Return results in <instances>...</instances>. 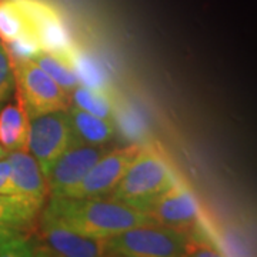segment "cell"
Wrapping results in <instances>:
<instances>
[{"instance_id":"1","label":"cell","mask_w":257,"mask_h":257,"mask_svg":"<svg viewBox=\"0 0 257 257\" xmlns=\"http://www.w3.org/2000/svg\"><path fill=\"white\" fill-rule=\"evenodd\" d=\"M46 210L76 233L92 239H109L130 227L153 223L145 211L111 197H50Z\"/></svg>"},{"instance_id":"2","label":"cell","mask_w":257,"mask_h":257,"mask_svg":"<svg viewBox=\"0 0 257 257\" xmlns=\"http://www.w3.org/2000/svg\"><path fill=\"white\" fill-rule=\"evenodd\" d=\"M175 183V175L162 153L155 147H142L109 197L142 209Z\"/></svg>"},{"instance_id":"3","label":"cell","mask_w":257,"mask_h":257,"mask_svg":"<svg viewBox=\"0 0 257 257\" xmlns=\"http://www.w3.org/2000/svg\"><path fill=\"white\" fill-rule=\"evenodd\" d=\"M186 234L156 223L140 224L104 239V256H184Z\"/></svg>"},{"instance_id":"4","label":"cell","mask_w":257,"mask_h":257,"mask_svg":"<svg viewBox=\"0 0 257 257\" xmlns=\"http://www.w3.org/2000/svg\"><path fill=\"white\" fill-rule=\"evenodd\" d=\"M12 64L16 93L25 103L29 117L47 111L66 110L70 106V94L64 92L35 60Z\"/></svg>"},{"instance_id":"5","label":"cell","mask_w":257,"mask_h":257,"mask_svg":"<svg viewBox=\"0 0 257 257\" xmlns=\"http://www.w3.org/2000/svg\"><path fill=\"white\" fill-rule=\"evenodd\" d=\"M73 145L67 109L47 111L30 117L28 152L36 159L43 175H46L56 160Z\"/></svg>"},{"instance_id":"6","label":"cell","mask_w":257,"mask_h":257,"mask_svg":"<svg viewBox=\"0 0 257 257\" xmlns=\"http://www.w3.org/2000/svg\"><path fill=\"white\" fill-rule=\"evenodd\" d=\"M142 146L132 145L127 147L106 152L93 165L87 175L73 187L62 192L56 197H104L119 183L120 179L126 173L128 166L136 159Z\"/></svg>"},{"instance_id":"7","label":"cell","mask_w":257,"mask_h":257,"mask_svg":"<svg viewBox=\"0 0 257 257\" xmlns=\"http://www.w3.org/2000/svg\"><path fill=\"white\" fill-rule=\"evenodd\" d=\"M36 254L63 257L104 256V240L86 237L67 227L45 209L36 229Z\"/></svg>"},{"instance_id":"8","label":"cell","mask_w":257,"mask_h":257,"mask_svg":"<svg viewBox=\"0 0 257 257\" xmlns=\"http://www.w3.org/2000/svg\"><path fill=\"white\" fill-rule=\"evenodd\" d=\"M140 210L145 211L153 223L184 234L194 233L200 220V210L194 196L177 182L147 202Z\"/></svg>"},{"instance_id":"9","label":"cell","mask_w":257,"mask_h":257,"mask_svg":"<svg viewBox=\"0 0 257 257\" xmlns=\"http://www.w3.org/2000/svg\"><path fill=\"white\" fill-rule=\"evenodd\" d=\"M28 16L42 50L72 67L76 47L60 15L42 0H18ZM73 69V67H72Z\"/></svg>"},{"instance_id":"10","label":"cell","mask_w":257,"mask_h":257,"mask_svg":"<svg viewBox=\"0 0 257 257\" xmlns=\"http://www.w3.org/2000/svg\"><path fill=\"white\" fill-rule=\"evenodd\" d=\"M106 152L104 145H73L69 147L45 175L50 197H56L79 183Z\"/></svg>"},{"instance_id":"11","label":"cell","mask_w":257,"mask_h":257,"mask_svg":"<svg viewBox=\"0 0 257 257\" xmlns=\"http://www.w3.org/2000/svg\"><path fill=\"white\" fill-rule=\"evenodd\" d=\"M6 159L12 167V183L19 197H23L42 207L49 194V189L36 159L29 155L28 150L9 152Z\"/></svg>"},{"instance_id":"12","label":"cell","mask_w":257,"mask_h":257,"mask_svg":"<svg viewBox=\"0 0 257 257\" xmlns=\"http://www.w3.org/2000/svg\"><path fill=\"white\" fill-rule=\"evenodd\" d=\"M29 123L30 117L25 103L16 93V103L8 104L0 110V146L8 153L28 150Z\"/></svg>"},{"instance_id":"13","label":"cell","mask_w":257,"mask_h":257,"mask_svg":"<svg viewBox=\"0 0 257 257\" xmlns=\"http://www.w3.org/2000/svg\"><path fill=\"white\" fill-rule=\"evenodd\" d=\"M67 114L70 120L74 145L100 146L110 142L114 135L116 128L113 120L99 117L76 106H69Z\"/></svg>"},{"instance_id":"14","label":"cell","mask_w":257,"mask_h":257,"mask_svg":"<svg viewBox=\"0 0 257 257\" xmlns=\"http://www.w3.org/2000/svg\"><path fill=\"white\" fill-rule=\"evenodd\" d=\"M40 207L23 197L0 194V226L26 229L37 217Z\"/></svg>"},{"instance_id":"15","label":"cell","mask_w":257,"mask_h":257,"mask_svg":"<svg viewBox=\"0 0 257 257\" xmlns=\"http://www.w3.org/2000/svg\"><path fill=\"white\" fill-rule=\"evenodd\" d=\"M29 32L33 29L18 0H0V40L8 43Z\"/></svg>"},{"instance_id":"16","label":"cell","mask_w":257,"mask_h":257,"mask_svg":"<svg viewBox=\"0 0 257 257\" xmlns=\"http://www.w3.org/2000/svg\"><path fill=\"white\" fill-rule=\"evenodd\" d=\"M70 100L73 101V106L96 114L104 119H113V109L107 94L99 87H90L86 84H79L73 92L70 93Z\"/></svg>"},{"instance_id":"17","label":"cell","mask_w":257,"mask_h":257,"mask_svg":"<svg viewBox=\"0 0 257 257\" xmlns=\"http://www.w3.org/2000/svg\"><path fill=\"white\" fill-rule=\"evenodd\" d=\"M33 60L36 62L45 72H46L53 80H55L64 92L67 94L73 92L74 89L80 84V80L77 77V74L74 73L72 67H69L67 64L60 62L59 59H56L55 56L47 53L45 50H42L40 53H37Z\"/></svg>"},{"instance_id":"18","label":"cell","mask_w":257,"mask_h":257,"mask_svg":"<svg viewBox=\"0 0 257 257\" xmlns=\"http://www.w3.org/2000/svg\"><path fill=\"white\" fill-rule=\"evenodd\" d=\"M12 63L23 62V60H33V57L42 52V46L37 40L35 32H29L23 36L18 37L15 40H10L8 43H3Z\"/></svg>"},{"instance_id":"19","label":"cell","mask_w":257,"mask_h":257,"mask_svg":"<svg viewBox=\"0 0 257 257\" xmlns=\"http://www.w3.org/2000/svg\"><path fill=\"white\" fill-rule=\"evenodd\" d=\"M16 87L13 64L10 60L8 50L0 40V103L6 101L12 96Z\"/></svg>"},{"instance_id":"20","label":"cell","mask_w":257,"mask_h":257,"mask_svg":"<svg viewBox=\"0 0 257 257\" xmlns=\"http://www.w3.org/2000/svg\"><path fill=\"white\" fill-rule=\"evenodd\" d=\"M184 256H221L220 250L216 247L210 240L199 237L196 233L186 234Z\"/></svg>"},{"instance_id":"21","label":"cell","mask_w":257,"mask_h":257,"mask_svg":"<svg viewBox=\"0 0 257 257\" xmlns=\"http://www.w3.org/2000/svg\"><path fill=\"white\" fill-rule=\"evenodd\" d=\"M0 194L18 196L16 189L12 183V167L8 159H0Z\"/></svg>"},{"instance_id":"22","label":"cell","mask_w":257,"mask_h":257,"mask_svg":"<svg viewBox=\"0 0 257 257\" xmlns=\"http://www.w3.org/2000/svg\"><path fill=\"white\" fill-rule=\"evenodd\" d=\"M6 155H8V152L3 149V147L0 146V159H3V157H6Z\"/></svg>"}]
</instances>
